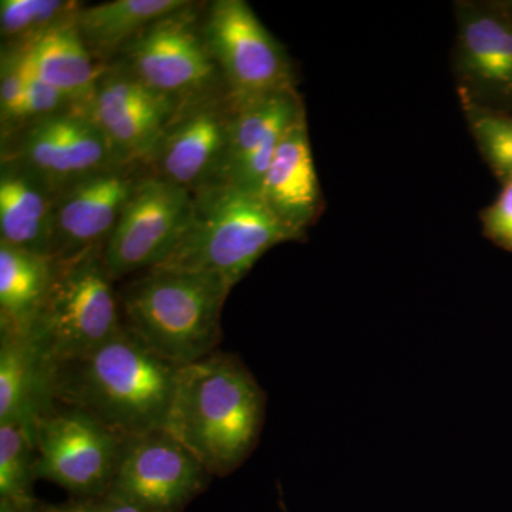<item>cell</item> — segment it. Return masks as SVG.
Wrapping results in <instances>:
<instances>
[{
  "label": "cell",
  "mask_w": 512,
  "mask_h": 512,
  "mask_svg": "<svg viewBox=\"0 0 512 512\" xmlns=\"http://www.w3.org/2000/svg\"><path fill=\"white\" fill-rule=\"evenodd\" d=\"M123 326L103 248L56 259L55 278L30 335L46 369L87 355Z\"/></svg>",
  "instance_id": "5"
},
{
  "label": "cell",
  "mask_w": 512,
  "mask_h": 512,
  "mask_svg": "<svg viewBox=\"0 0 512 512\" xmlns=\"http://www.w3.org/2000/svg\"><path fill=\"white\" fill-rule=\"evenodd\" d=\"M235 111L228 93L178 106L146 160L151 173L190 192L218 183Z\"/></svg>",
  "instance_id": "12"
},
{
  "label": "cell",
  "mask_w": 512,
  "mask_h": 512,
  "mask_svg": "<svg viewBox=\"0 0 512 512\" xmlns=\"http://www.w3.org/2000/svg\"><path fill=\"white\" fill-rule=\"evenodd\" d=\"M47 505L33 498L0 497V512H45Z\"/></svg>",
  "instance_id": "30"
},
{
  "label": "cell",
  "mask_w": 512,
  "mask_h": 512,
  "mask_svg": "<svg viewBox=\"0 0 512 512\" xmlns=\"http://www.w3.org/2000/svg\"><path fill=\"white\" fill-rule=\"evenodd\" d=\"M56 259L0 241V332L30 336L55 278Z\"/></svg>",
  "instance_id": "20"
},
{
  "label": "cell",
  "mask_w": 512,
  "mask_h": 512,
  "mask_svg": "<svg viewBox=\"0 0 512 512\" xmlns=\"http://www.w3.org/2000/svg\"><path fill=\"white\" fill-rule=\"evenodd\" d=\"M306 119L286 134L266 171L261 194L276 220L302 241L323 210Z\"/></svg>",
  "instance_id": "17"
},
{
  "label": "cell",
  "mask_w": 512,
  "mask_h": 512,
  "mask_svg": "<svg viewBox=\"0 0 512 512\" xmlns=\"http://www.w3.org/2000/svg\"><path fill=\"white\" fill-rule=\"evenodd\" d=\"M86 109L121 156L146 163L178 104L148 89L119 64H110Z\"/></svg>",
  "instance_id": "15"
},
{
  "label": "cell",
  "mask_w": 512,
  "mask_h": 512,
  "mask_svg": "<svg viewBox=\"0 0 512 512\" xmlns=\"http://www.w3.org/2000/svg\"><path fill=\"white\" fill-rule=\"evenodd\" d=\"M56 191L19 164L0 167V241L55 258Z\"/></svg>",
  "instance_id": "18"
},
{
  "label": "cell",
  "mask_w": 512,
  "mask_h": 512,
  "mask_svg": "<svg viewBox=\"0 0 512 512\" xmlns=\"http://www.w3.org/2000/svg\"><path fill=\"white\" fill-rule=\"evenodd\" d=\"M178 369L124 325L87 355L47 367V393L121 437L141 436L164 429Z\"/></svg>",
  "instance_id": "1"
},
{
  "label": "cell",
  "mask_w": 512,
  "mask_h": 512,
  "mask_svg": "<svg viewBox=\"0 0 512 512\" xmlns=\"http://www.w3.org/2000/svg\"><path fill=\"white\" fill-rule=\"evenodd\" d=\"M291 241L296 238L276 220L261 194L218 181L192 192L183 235L153 269L207 272L235 286L269 249Z\"/></svg>",
  "instance_id": "4"
},
{
  "label": "cell",
  "mask_w": 512,
  "mask_h": 512,
  "mask_svg": "<svg viewBox=\"0 0 512 512\" xmlns=\"http://www.w3.org/2000/svg\"><path fill=\"white\" fill-rule=\"evenodd\" d=\"M188 0H111L82 6L74 25L84 45L101 66H110L144 29L184 8Z\"/></svg>",
  "instance_id": "19"
},
{
  "label": "cell",
  "mask_w": 512,
  "mask_h": 512,
  "mask_svg": "<svg viewBox=\"0 0 512 512\" xmlns=\"http://www.w3.org/2000/svg\"><path fill=\"white\" fill-rule=\"evenodd\" d=\"M46 373L32 336L0 332V424L35 426L37 414L52 402Z\"/></svg>",
  "instance_id": "21"
},
{
  "label": "cell",
  "mask_w": 512,
  "mask_h": 512,
  "mask_svg": "<svg viewBox=\"0 0 512 512\" xmlns=\"http://www.w3.org/2000/svg\"><path fill=\"white\" fill-rule=\"evenodd\" d=\"M25 55L30 70L37 77L82 106L92 97L104 70L84 45L74 20L50 30L30 46Z\"/></svg>",
  "instance_id": "22"
},
{
  "label": "cell",
  "mask_w": 512,
  "mask_h": 512,
  "mask_svg": "<svg viewBox=\"0 0 512 512\" xmlns=\"http://www.w3.org/2000/svg\"><path fill=\"white\" fill-rule=\"evenodd\" d=\"M266 396L239 357L215 352L178 369L164 429L212 477L238 470L264 427Z\"/></svg>",
  "instance_id": "2"
},
{
  "label": "cell",
  "mask_w": 512,
  "mask_h": 512,
  "mask_svg": "<svg viewBox=\"0 0 512 512\" xmlns=\"http://www.w3.org/2000/svg\"><path fill=\"white\" fill-rule=\"evenodd\" d=\"M126 160L86 106L25 121L2 134V161L26 168L56 192Z\"/></svg>",
  "instance_id": "9"
},
{
  "label": "cell",
  "mask_w": 512,
  "mask_h": 512,
  "mask_svg": "<svg viewBox=\"0 0 512 512\" xmlns=\"http://www.w3.org/2000/svg\"><path fill=\"white\" fill-rule=\"evenodd\" d=\"M484 237L498 248L512 252V181L503 184L493 204L480 214Z\"/></svg>",
  "instance_id": "28"
},
{
  "label": "cell",
  "mask_w": 512,
  "mask_h": 512,
  "mask_svg": "<svg viewBox=\"0 0 512 512\" xmlns=\"http://www.w3.org/2000/svg\"><path fill=\"white\" fill-rule=\"evenodd\" d=\"M232 288L220 275L150 269L124 288L126 326L161 359L190 365L215 353Z\"/></svg>",
  "instance_id": "3"
},
{
  "label": "cell",
  "mask_w": 512,
  "mask_h": 512,
  "mask_svg": "<svg viewBox=\"0 0 512 512\" xmlns=\"http://www.w3.org/2000/svg\"><path fill=\"white\" fill-rule=\"evenodd\" d=\"M192 192L148 173L107 238L103 259L114 281L163 264L183 235Z\"/></svg>",
  "instance_id": "13"
},
{
  "label": "cell",
  "mask_w": 512,
  "mask_h": 512,
  "mask_svg": "<svg viewBox=\"0 0 512 512\" xmlns=\"http://www.w3.org/2000/svg\"><path fill=\"white\" fill-rule=\"evenodd\" d=\"M66 512H146L133 505L121 503L114 498L103 497L92 498V500H73L64 504Z\"/></svg>",
  "instance_id": "29"
},
{
  "label": "cell",
  "mask_w": 512,
  "mask_h": 512,
  "mask_svg": "<svg viewBox=\"0 0 512 512\" xmlns=\"http://www.w3.org/2000/svg\"><path fill=\"white\" fill-rule=\"evenodd\" d=\"M35 431L29 424H0V497L33 498Z\"/></svg>",
  "instance_id": "24"
},
{
  "label": "cell",
  "mask_w": 512,
  "mask_h": 512,
  "mask_svg": "<svg viewBox=\"0 0 512 512\" xmlns=\"http://www.w3.org/2000/svg\"><path fill=\"white\" fill-rule=\"evenodd\" d=\"M202 30L235 103L296 89L291 57L245 0L202 5Z\"/></svg>",
  "instance_id": "8"
},
{
  "label": "cell",
  "mask_w": 512,
  "mask_h": 512,
  "mask_svg": "<svg viewBox=\"0 0 512 512\" xmlns=\"http://www.w3.org/2000/svg\"><path fill=\"white\" fill-rule=\"evenodd\" d=\"M458 99L512 114V15L505 3H454Z\"/></svg>",
  "instance_id": "11"
},
{
  "label": "cell",
  "mask_w": 512,
  "mask_h": 512,
  "mask_svg": "<svg viewBox=\"0 0 512 512\" xmlns=\"http://www.w3.org/2000/svg\"><path fill=\"white\" fill-rule=\"evenodd\" d=\"M148 173L143 161H120L60 188L55 200V259L66 261L103 248Z\"/></svg>",
  "instance_id": "14"
},
{
  "label": "cell",
  "mask_w": 512,
  "mask_h": 512,
  "mask_svg": "<svg viewBox=\"0 0 512 512\" xmlns=\"http://www.w3.org/2000/svg\"><path fill=\"white\" fill-rule=\"evenodd\" d=\"M211 477L184 444L158 429L124 437L106 497L146 512H183Z\"/></svg>",
  "instance_id": "10"
},
{
  "label": "cell",
  "mask_w": 512,
  "mask_h": 512,
  "mask_svg": "<svg viewBox=\"0 0 512 512\" xmlns=\"http://www.w3.org/2000/svg\"><path fill=\"white\" fill-rule=\"evenodd\" d=\"M113 64L178 106L228 93L202 30V6L195 2L148 25Z\"/></svg>",
  "instance_id": "6"
},
{
  "label": "cell",
  "mask_w": 512,
  "mask_h": 512,
  "mask_svg": "<svg viewBox=\"0 0 512 512\" xmlns=\"http://www.w3.org/2000/svg\"><path fill=\"white\" fill-rule=\"evenodd\" d=\"M82 6L69 0H2V49L26 52L50 30L72 22Z\"/></svg>",
  "instance_id": "23"
},
{
  "label": "cell",
  "mask_w": 512,
  "mask_h": 512,
  "mask_svg": "<svg viewBox=\"0 0 512 512\" xmlns=\"http://www.w3.org/2000/svg\"><path fill=\"white\" fill-rule=\"evenodd\" d=\"M305 119V106L296 89L237 104L220 181L259 194L279 144Z\"/></svg>",
  "instance_id": "16"
},
{
  "label": "cell",
  "mask_w": 512,
  "mask_h": 512,
  "mask_svg": "<svg viewBox=\"0 0 512 512\" xmlns=\"http://www.w3.org/2000/svg\"><path fill=\"white\" fill-rule=\"evenodd\" d=\"M45 512H66V510H64V505H60V507H55V505H47Z\"/></svg>",
  "instance_id": "31"
},
{
  "label": "cell",
  "mask_w": 512,
  "mask_h": 512,
  "mask_svg": "<svg viewBox=\"0 0 512 512\" xmlns=\"http://www.w3.org/2000/svg\"><path fill=\"white\" fill-rule=\"evenodd\" d=\"M458 100L485 163L501 184L512 181V114L481 109L470 101Z\"/></svg>",
  "instance_id": "25"
},
{
  "label": "cell",
  "mask_w": 512,
  "mask_h": 512,
  "mask_svg": "<svg viewBox=\"0 0 512 512\" xmlns=\"http://www.w3.org/2000/svg\"><path fill=\"white\" fill-rule=\"evenodd\" d=\"M76 106H82V104L77 103L67 94L60 92L56 87L43 82L40 77H37L30 70L29 64L26 62L25 96H23L18 119H16L15 126L13 127L19 126V124L25 123V121L40 119V117L50 116V114L59 113V111L72 109V107Z\"/></svg>",
  "instance_id": "27"
},
{
  "label": "cell",
  "mask_w": 512,
  "mask_h": 512,
  "mask_svg": "<svg viewBox=\"0 0 512 512\" xmlns=\"http://www.w3.org/2000/svg\"><path fill=\"white\" fill-rule=\"evenodd\" d=\"M26 89V59L23 50L2 49L0 59V120L2 133L15 126Z\"/></svg>",
  "instance_id": "26"
},
{
  "label": "cell",
  "mask_w": 512,
  "mask_h": 512,
  "mask_svg": "<svg viewBox=\"0 0 512 512\" xmlns=\"http://www.w3.org/2000/svg\"><path fill=\"white\" fill-rule=\"evenodd\" d=\"M57 406L52 400L35 419L36 478L59 485L74 500L103 497L116 473L124 437L82 409Z\"/></svg>",
  "instance_id": "7"
}]
</instances>
